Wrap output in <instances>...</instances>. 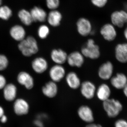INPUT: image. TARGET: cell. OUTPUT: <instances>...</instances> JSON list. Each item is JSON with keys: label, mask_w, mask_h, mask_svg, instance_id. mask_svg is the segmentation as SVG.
I'll return each instance as SVG.
<instances>
[{"label": "cell", "mask_w": 127, "mask_h": 127, "mask_svg": "<svg viewBox=\"0 0 127 127\" xmlns=\"http://www.w3.org/2000/svg\"><path fill=\"white\" fill-rule=\"evenodd\" d=\"M18 47L22 55L26 57H30L35 55L39 50L37 41L32 36H28L20 42Z\"/></svg>", "instance_id": "obj_1"}, {"label": "cell", "mask_w": 127, "mask_h": 127, "mask_svg": "<svg viewBox=\"0 0 127 127\" xmlns=\"http://www.w3.org/2000/svg\"><path fill=\"white\" fill-rule=\"evenodd\" d=\"M111 23L116 27L122 28L127 23V11L124 10H116L111 14Z\"/></svg>", "instance_id": "obj_6"}, {"label": "cell", "mask_w": 127, "mask_h": 127, "mask_svg": "<svg viewBox=\"0 0 127 127\" xmlns=\"http://www.w3.org/2000/svg\"><path fill=\"white\" fill-rule=\"evenodd\" d=\"M66 82L70 88L76 90L80 88L81 82L76 73L70 71L66 75Z\"/></svg>", "instance_id": "obj_22"}, {"label": "cell", "mask_w": 127, "mask_h": 127, "mask_svg": "<svg viewBox=\"0 0 127 127\" xmlns=\"http://www.w3.org/2000/svg\"><path fill=\"white\" fill-rule=\"evenodd\" d=\"M114 58L118 62L121 64L127 63V42L117 43L114 48Z\"/></svg>", "instance_id": "obj_7"}, {"label": "cell", "mask_w": 127, "mask_h": 127, "mask_svg": "<svg viewBox=\"0 0 127 127\" xmlns=\"http://www.w3.org/2000/svg\"><path fill=\"white\" fill-rule=\"evenodd\" d=\"M34 125H35L37 127H43V122H42L41 120L37 119L34 120Z\"/></svg>", "instance_id": "obj_33"}, {"label": "cell", "mask_w": 127, "mask_h": 127, "mask_svg": "<svg viewBox=\"0 0 127 127\" xmlns=\"http://www.w3.org/2000/svg\"><path fill=\"white\" fill-rule=\"evenodd\" d=\"M30 11L34 22H44L46 21L48 14L41 7L34 6Z\"/></svg>", "instance_id": "obj_20"}, {"label": "cell", "mask_w": 127, "mask_h": 127, "mask_svg": "<svg viewBox=\"0 0 127 127\" xmlns=\"http://www.w3.org/2000/svg\"><path fill=\"white\" fill-rule=\"evenodd\" d=\"M85 127H102L101 125L99 124H91L87 125Z\"/></svg>", "instance_id": "obj_36"}, {"label": "cell", "mask_w": 127, "mask_h": 127, "mask_svg": "<svg viewBox=\"0 0 127 127\" xmlns=\"http://www.w3.org/2000/svg\"><path fill=\"white\" fill-rule=\"evenodd\" d=\"M17 92V88L15 84L12 83L6 84L3 89L4 98L8 101H14L16 97Z\"/></svg>", "instance_id": "obj_23"}, {"label": "cell", "mask_w": 127, "mask_h": 127, "mask_svg": "<svg viewBox=\"0 0 127 127\" xmlns=\"http://www.w3.org/2000/svg\"><path fill=\"white\" fill-rule=\"evenodd\" d=\"M4 109L2 107L0 106V118L3 115H4Z\"/></svg>", "instance_id": "obj_38"}, {"label": "cell", "mask_w": 127, "mask_h": 127, "mask_svg": "<svg viewBox=\"0 0 127 127\" xmlns=\"http://www.w3.org/2000/svg\"><path fill=\"white\" fill-rule=\"evenodd\" d=\"M110 85L114 89L122 90L127 84V75L124 73L118 72L109 80Z\"/></svg>", "instance_id": "obj_9"}, {"label": "cell", "mask_w": 127, "mask_h": 127, "mask_svg": "<svg viewBox=\"0 0 127 127\" xmlns=\"http://www.w3.org/2000/svg\"><path fill=\"white\" fill-rule=\"evenodd\" d=\"M78 113L79 117L84 122L89 123L94 121L93 113L92 109L87 106H82L79 108Z\"/></svg>", "instance_id": "obj_24"}, {"label": "cell", "mask_w": 127, "mask_h": 127, "mask_svg": "<svg viewBox=\"0 0 127 127\" xmlns=\"http://www.w3.org/2000/svg\"><path fill=\"white\" fill-rule=\"evenodd\" d=\"M9 64V61L7 57L3 54H0V71L5 70Z\"/></svg>", "instance_id": "obj_29"}, {"label": "cell", "mask_w": 127, "mask_h": 127, "mask_svg": "<svg viewBox=\"0 0 127 127\" xmlns=\"http://www.w3.org/2000/svg\"><path fill=\"white\" fill-rule=\"evenodd\" d=\"M13 11L7 5L0 6V19L4 21L9 20L12 17Z\"/></svg>", "instance_id": "obj_26"}, {"label": "cell", "mask_w": 127, "mask_h": 127, "mask_svg": "<svg viewBox=\"0 0 127 127\" xmlns=\"http://www.w3.org/2000/svg\"><path fill=\"white\" fill-rule=\"evenodd\" d=\"M13 108L15 113L18 116H23L27 114L29 112V103L25 99L18 98L15 100Z\"/></svg>", "instance_id": "obj_16"}, {"label": "cell", "mask_w": 127, "mask_h": 127, "mask_svg": "<svg viewBox=\"0 0 127 127\" xmlns=\"http://www.w3.org/2000/svg\"></svg>", "instance_id": "obj_40"}, {"label": "cell", "mask_w": 127, "mask_h": 127, "mask_svg": "<svg viewBox=\"0 0 127 127\" xmlns=\"http://www.w3.org/2000/svg\"><path fill=\"white\" fill-rule=\"evenodd\" d=\"M58 90L56 83L52 81L48 82L42 88L43 95L50 98L55 97L57 94Z\"/></svg>", "instance_id": "obj_21"}, {"label": "cell", "mask_w": 127, "mask_h": 127, "mask_svg": "<svg viewBox=\"0 0 127 127\" xmlns=\"http://www.w3.org/2000/svg\"><path fill=\"white\" fill-rule=\"evenodd\" d=\"M62 19L63 15L61 12L57 9L50 10L47 14L46 21L50 26L56 27L61 25Z\"/></svg>", "instance_id": "obj_19"}, {"label": "cell", "mask_w": 127, "mask_h": 127, "mask_svg": "<svg viewBox=\"0 0 127 127\" xmlns=\"http://www.w3.org/2000/svg\"><path fill=\"white\" fill-rule=\"evenodd\" d=\"M6 84V78L4 76L0 74V90L3 89Z\"/></svg>", "instance_id": "obj_32"}, {"label": "cell", "mask_w": 127, "mask_h": 127, "mask_svg": "<svg viewBox=\"0 0 127 127\" xmlns=\"http://www.w3.org/2000/svg\"><path fill=\"white\" fill-rule=\"evenodd\" d=\"M7 117L4 114L0 118V122L2 123H5L7 122Z\"/></svg>", "instance_id": "obj_34"}, {"label": "cell", "mask_w": 127, "mask_h": 127, "mask_svg": "<svg viewBox=\"0 0 127 127\" xmlns=\"http://www.w3.org/2000/svg\"><path fill=\"white\" fill-rule=\"evenodd\" d=\"M9 34L14 40L17 41H21L26 38V32L22 25H14L9 30Z\"/></svg>", "instance_id": "obj_15"}, {"label": "cell", "mask_w": 127, "mask_h": 127, "mask_svg": "<svg viewBox=\"0 0 127 127\" xmlns=\"http://www.w3.org/2000/svg\"><path fill=\"white\" fill-rule=\"evenodd\" d=\"M32 70L37 74H42L47 70L48 63L46 59L42 57H37L33 59L32 62Z\"/></svg>", "instance_id": "obj_14"}, {"label": "cell", "mask_w": 127, "mask_h": 127, "mask_svg": "<svg viewBox=\"0 0 127 127\" xmlns=\"http://www.w3.org/2000/svg\"><path fill=\"white\" fill-rule=\"evenodd\" d=\"M47 7L50 10H57L60 4V0H46Z\"/></svg>", "instance_id": "obj_28"}, {"label": "cell", "mask_w": 127, "mask_h": 127, "mask_svg": "<svg viewBox=\"0 0 127 127\" xmlns=\"http://www.w3.org/2000/svg\"><path fill=\"white\" fill-rule=\"evenodd\" d=\"M67 62L70 66L80 68L84 63V57L81 52L75 51L68 55Z\"/></svg>", "instance_id": "obj_12"}, {"label": "cell", "mask_w": 127, "mask_h": 127, "mask_svg": "<svg viewBox=\"0 0 127 127\" xmlns=\"http://www.w3.org/2000/svg\"><path fill=\"white\" fill-rule=\"evenodd\" d=\"M108 0H91L92 4L95 7L101 8L104 7L107 3Z\"/></svg>", "instance_id": "obj_30"}, {"label": "cell", "mask_w": 127, "mask_h": 127, "mask_svg": "<svg viewBox=\"0 0 127 127\" xmlns=\"http://www.w3.org/2000/svg\"><path fill=\"white\" fill-rule=\"evenodd\" d=\"M115 127H127V122L124 119H119L115 122Z\"/></svg>", "instance_id": "obj_31"}, {"label": "cell", "mask_w": 127, "mask_h": 127, "mask_svg": "<svg viewBox=\"0 0 127 127\" xmlns=\"http://www.w3.org/2000/svg\"><path fill=\"white\" fill-rule=\"evenodd\" d=\"M17 16L22 24L26 26H31L34 22L30 11L27 9H20L17 13Z\"/></svg>", "instance_id": "obj_25"}, {"label": "cell", "mask_w": 127, "mask_h": 127, "mask_svg": "<svg viewBox=\"0 0 127 127\" xmlns=\"http://www.w3.org/2000/svg\"><path fill=\"white\" fill-rule=\"evenodd\" d=\"M17 80L19 84L25 87L28 90H31L34 87V78L27 72L22 71L19 73L17 75Z\"/></svg>", "instance_id": "obj_13"}, {"label": "cell", "mask_w": 127, "mask_h": 127, "mask_svg": "<svg viewBox=\"0 0 127 127\" xmlns=\"http://www.w3.org/2000/svg\"><path fill=\"white\" fill-rule=\"evenodd\" d=\"M123 35L124 38L127 42V27L125 28L123 31Z\"/></svg>", "instance_id": "obj_37"}, {"label": "cell", "mask_w": 127, "mask_h": 127, "mask_svg": "<svg viewBox=\"0 0 127 127\" xmlns=\"http://www.w3.org/2000/svg\"><path fill=\"white\" fill-rule=\"evenodd\" d=\"M66 70L62 65L55 64L50 68L49 76L51 81L56 83L61 82L65 77Z\"/></svg>", "instance_id": "obj_11"}, {"label": "cell", "mask_w": 127, "mask_h": 127, "mask_svg": "<svg viewBox=\"0 0 127 127\" xmlns=\"http://www.w3.org/2000/svg\"><path fill=\"white\" fill-rule=\"evenodd\" d=\"M111 94V87L106 83H101L96 89V95L99 100L103 102L110 98Z\"/></svg>", "instance_id": "obj_18"}, {"label": "cell", "mask_w": 127, "mask_h": 127, "mask_svg": "<svg viewBox=\"0 0 127 127\" xmlns=\"http://www.w3.org/2000/svg\"><path fill=\"white\" fill-rule=\"evenodd\" d=\"M82 95L87 99H91L96 95V87L93 82L86 81L83 82L80 87Z\"/></svg>", "instance_id": "obj_10"}, {"label": "cell", "mask_w": 127, "mask_h": 127, "mask_svg": "<svg viewBox=\"0 0 127 127\" xmlns=\"http://www.w3.org/2000/svg\"><path fill=\"white\" fill-rule=\"evenodd\" d=\"M50 33V28L47 25H41L37 29V35L39 38L42 40L46 39Z\"/></svg>", "instance_id": "obj_27"}, {"label": "cell", "mask_w": 127, "mask_h": 127, "mask_svg": "<svg viewBox=\"0 0 127 127\" xmlns=\"http://www.w3.org/2000/svg\"><path fill=\"white\" fill-rule=\"evenodd\" d=\"M77 30L81 36L86 37L91 35L93 31L92 25L89 20L85 17H81L76 22Z\"/></svg>", "instance_id": "obj_8"}, {"label": "cell", "mask_w": 127, "mask_h": 127, "mask_svg": "<svg viewBox=\"0 0 127 127\" xmlns=\"http://www.w3.org/2000/svg\"><path fill=\"white\" fill-rule=\"evenodd\" d=\"M114 66L111 61H107L100 65L98 70V77L104 81H109L114 75Z\"/></svg>", "instance_id": "obj_4"}, {"label": "cell", "mask_w": 127, "mask_h": 127, "mask_svg": "<svg viewBox=\"0 0 127 127\" xmlns=\"http://www.w3.org/2000/svg\"><path fill=\"white\" fill-rule=\"evenodd\" d=\"M2 2H3V0H0V6L2 5Z\"/></svg>", "instance_id": "obj_39"}, {"label": "cell", "mask_w": 127, "mask_h": 127, "mask_svg": "<svg viewBox=\"0 0 127 127\" xmlns=\"http://www.w3.org/2000/svg\"><path fill=\"white\" fill-rule=\"evenodd\" d=\"M123 93L124 96L127 98V84L122 89Z\"/></svg>", "instance_id": "obj_35"}, {"label": "cell", "mask_w": 127, "mask_h": 127, "mask_svg": "<svg viewBox=\"0 0 127 127\" xmlns=\"http://www.w3.org/2000/svg\"><path fill=\"white\" fill-rule=\"evenodd\" d=\"M103 107L110 118L116 117L118 116L123 108L122 104L120 101L111 98L103 102Z\"/></svg>", "instance_id": "obj_3"}, {"label": "cell", "mask_w": 127, "mask_h": 127, "mask_svg": "<svg viewBox=\"0 0 127 127\" xmlns=\"http://www.w3.org/2000/svg\"><path fill=\"white\" fill-rule=\"evenodd\" d=\"M100 34L105 41L109 42L113 41L117 37L116 27L111 23L104 24L101 27Z\"/></svg>", "instance_id": "obj_5"}, {"label": "cell", "mask_w": 127, "mask_h": 127, "mask_svg": "<svg viewBox=\"0 0 127 127\" xmlns=\"http://www.w3.org/2000/svg\"><path fill=\"white\" fill-rule=\"evenodd\" d=\"M67 55L65 51L61 49H54L50 54L51 59L56 64L63 65L66 62Z\"/></svg>", "instance_id": "obj_17"}, {"label": "cell", "mask_w": 127, "mask_h": 127, "mask_svg": "<svg viewBox=\"0 0 127 127\" xmlns=\"http://www.w3.org/2000/svg\"><path fill=\"white\" fill-rule=\"evenodd\" d=\"M81 52L84 57L92 60L98 59L101 56V51L99 46L95 43L94 39H89L84 45L83 46Z\"/></svg>", "instance_id": "obj_2"}]
</instances>
